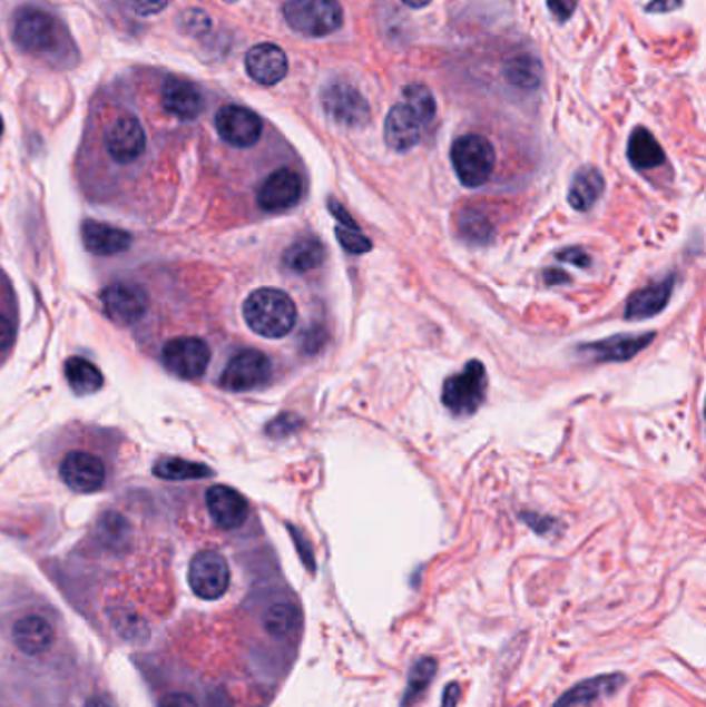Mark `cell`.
Returning <instances> with one entry per match:
<instances>
[{
	"instance_id": "5",
	"label": "cell",
	"mask_w": 706,
	"mask_h": 707,
	"mask_svg": "<svg viewBox=\"0 0 706 707\" xmlns=\"http://www.w3.org/2000/svg\"><path fill=\"white\" fill-rule=\"evenodd\" d=\"M452 164L464 187H481L496 170V149L483 135H462L452 145Z\"/></svg>"
},
{
	"instance_id": "30",
	"label": "cell",
	"mask_w": 706,
	"mask_h": 707,
	"mask_svg": "<svg viewBox=\"0 0 706 707\" xmlns=\"http://www.w3.org/2000/svg\"><path fill=\"white\" fill-rule=\"evenodd\" d=\"M435 672H438V662L433 658H421L416 665L412 666L400 707L414 706L421 699V695L428 691Z\"/></svg>"
},
{
	"instance_id": "41",
	"label": "cell",
	"mask_w": 706,
	"mask_h": 707,
	"mask_svg": "<svg viewBox=\"0 0 706 707\" xmlns=\"http://www.w3.org/2000/svg\"><path fill=\"white\" fill-rule=\"evenodd\" d=\"M458 699H460V687L457 683H450L443 691L442 707H458Z\"/></svg>"
},
{
	"instance_id": "3",
	"label": "cell",
	"mask_w": 706,
	"mask_h": 707,
	"mask_svg": "<svg viewBox=\"0 0 706 707\" xmlns=\"http://www.w3.org/2000/svg\"><path fill=\"white\" fill-rule=\"evenodd\" d=\"M104 156L120 168H131L146 158L149 149L148 130L139 116L118 112L102 129Z\"/></svg>"
},
{
	"instance_id": "26",
	"label": "cell",
	"mask_w": 706,
	"mask_h": 707,
	"mask_svg": "<svg viewBox=\"0 0 706 707\" xmlns=\"http://www.w3.org/2000/svg\"><path fill=\"white\" fill-rule=\"evenodd\" d=\"M628 158L633 161L634 168L638 170H650L657 168L665 161L661 145L648 132L647 129H636L628 144Z\"/></svg>"
},
{
	"instance_id": "42",
	"label": "cell",
	"mask_w": 706,
	"mask_h": 707,
	"mask_svg": "<svg viewBox=\"0 0 706 707\" xmlns=\"http://www.w3.org/2000/svg\"><path fill=\"white\" fill-rule=\"evenodd\" d=\"M86 707H115L110 701H106L102 697H91Z\"/></svg>"
},
{
	"instance_id": "38",
	"label": "cell",
	"mask_w": 706,
	"mask_h": 707,
	"mask_svg": "<svg viewBox=\"0 0 706 707\" xmlns=\"http://www.w3.org/2000/svg\"><path fill=\"white\" fill-rule=\"evenodd\" d=\"M158 707H199L197 701L193 699L192 695L185 694H170L163 697L160 706Z\"/></svg>"
},
{
	"instance_id": "8",
	"label": "cell",
	"mask_w": 706,
	"mask_h": 707,
	"mask_svg": "<svg viewBox=\"0 0 706 707\" xmlns=\"http://www.w3.org/2000/svg\"><path fill=\"white\" fill-rule=\"evenodd\" d=\"M160 361L170 375L192 381L206 373L212 361V350L207 346L206 340L185 335V337L168 340L164 344Z\"/></svg>"
},
{
	"instance_id": "4",
	"label": "cell",
	"mask_w": 706,
	"mask_h": 707,
	"mask_svg": "<svg viewBox=\"0 0 706 707\" xmlns=\"http://www.w3.org/2000/svg\"><path fill=\"white\" fill-rule=\"evenodd\" d=\"M282 11L286 23L307 38H325L344 23L339 0H288Z\"/></svg>"
},
{
	"instance_id": "34",
	"label": "cell",
	"mask_w": 706,
	"mask_h": 707,
	"mask_svg": "<svg viewBox=\"0 0 706 707\" xmlns=\"http://www.w3.org/2000/svg\"><path fill=\"white\" fill-rule=\"evenodd\" d=\"M336 236H339V243L342 245V248H344L346 253H351V255H363V253L371 251V243H369L367 236L361 234V230L356 228V224L339 226V228H336Z\"/></svg>"
},
{
	"instance_id": "23",
	"label": "cell",
	"mask_w": 706,
	"mask_h": 707,
	"mask_svg": "<svg viewBox=\"0 0 706 707\" xmlns=\"http://www.w3.org/2000/svg\"><path fill=\"white\" fill-rule=\"evenodd\" d=\"M605 180L597 168H580L570 185L568 202L576 212H589L597 199L604 195Z\"/></svg>"
},
{
	"instance_id": "19",
	"label": "cell",
	"mask_w": 706,
	"mask_h": 707,
	"mask_svg": "<svg viewBox=\"0 0 706 707\" xmlns=\"http://www.w3.org/2000/svg\"><path fill=\"white\" fill-rule=\"evenodd\" d=\"M81 236H84V246L94 255H104V257H112L125 253L133 245L131 232L122 230L117 226H108L102 222H94L88 219L81 226Z\"/></svg>"
},
{
	"instance_id": "45",
	"label": "cell",
	"mask_w": 706,
	"mask_h": 707,
	"mask_svg": "<svg viewBox=\"0 0 706 707\" xmlns=\"http://www.w3.org/2000/svg\"><path fill=\"white\" fill-rule=\"evenodd\" d=\"M224 2H236V0H224Z\"/></svg>"
},
{
	"instance_id": "39",
	"label": "cell",
	"mask_w": 706,
	"mask_h": 707,
	"mask_svg": "<svg viewBox=\"0 0 706 707\" xmlns=\"http://www.w3.org/2000/svg\"><path fill=\"white\" fill-rule=\"evenodd\" d=\"M684 0H653L647 7L650 13H671L682 7Z\"/></svg>"
},
{
	"instance_id": "25",
	"label": "cell",
	"mask_w": 706,
	"mask_h": 707,
	"mask_svg": "<svg viewBox=\"0 0 706 707\" xmlns=\"http://www.w3.org/2000/svg\"><path fill=\"white\" fill-rule=\"evenodd\" d=\"M65 376L77 395H91L104 387L102 371L81 356H73L65 362Z\"/></svg>"
},
{
	"instance_id": "28",
	"label": "cell",
	"mask_w": 706,
	"mask_h": 707,
	"mask_svg": "<svg viewBox=\"0 0 706 707\" xmlns=\"http://www.w3.org/2000/svg\"><path fill=\"white\" fill-rule=\"evenodd\" d=\"M503 77L508 79L510 86L518 87V89H535V87L541 86L543 67H541L539 58H535L532 55H518L506 62Z\"/></svg>"
},
{
	"instance_id": "11",
	"label": "cell",
	"mask_w": 706,
	"mask_h": 707,
	"mask_svg": "<svg viewBox=\"0 0 706 707\" xmlns=\"http://www.w3.org/2000/svg\"><path fill=\"white\" fill-rule=\"evenodd\" d=\"M104 313L118 327H133L148 311L146 289L131 282H117L102 289Z\"/></svg>"
},
{
	"instance_id": "24",
	"label": "cell",
	"mask_w": 706,
	"mask_h": 707,
	"mask_svg": "<svg viewBox=\"0 0 706 707\" xmlns=\"http://www.w3.org/2000/svg\"><path fill=\"white\" fill-rule=\"evenodd\" d=\"M324 246L317 238H301L284 253V267L293 274H307L324 263Z\"/></svg>"
},
{
	"instance_id": "40",
	"label": "cell",
	"mask_w": 706,
	"mask_h": 707,
	"mask_svg": "<svg viewBox=\"0 0 706 707\" xmlns=\"http://www.w3.org/2000/svg\"><path fill=\"white\" fill-rule=\"evenodd\" d=\"M293 416H280V419L274 420L272 424H269V434H276L280 436L282 433V429H284V433H288V431H293V426H295V422H293Z\"/></svg>"
},
{
	"instance_id": "27",
	"label": "cell",
	"mask_w": 706,
	"mask_h": 707,
	"mask_svg": "<svg viewBox=\"0 0 706 707\" xmlns=\"http://www.w3.org/2000/svg\"><path fill=\"white\" fill-rule=\"evenodd\" d=\"M653 335H619L614 340H605L599 344L589 346L590 352L601 361H628L634 354H638L643 347L648 346Z\"/></svg>"
},
{
	"instance_id": "17",
	"label": "cell",
	"mask_w": 706,
	"mask_h": 707,
	"mask_svg": "<svg viewBox=\"0 0 706 707\" xmlns=\"http://www.w3.org/2000/svg\"><path fill=\"white\" fill-rule=\"evenodd\" d=\"M247 75L259 86H276L288 72V58L276 43H257L245 57Z\"/></svg>"
},
{
	"instance_id": "7",
	"label": "cell",
	"mask_w": 706,
	"mask_h": 707,
	"mask_svg": "<svg viewBox=\"0 0 706 707\" xmlns=\"http://www.w3.org/2000/svg\"><path fill=\"white\" fill-rule=\"evenodd\" d=\"M487 393L486 366L479 361L467 364L460 375L450 376L443 385L442 400L458 416H469L483 404Z\"/></svg>"
},
{
	"instance_id": "1",
	"label": "cell",
	"mask_w": 706,
	"mask_h": 707,
	"mask_svg": "<svg viewBox=\"0 0 706 707\" xmlns=\"http://www.w3.org/2000/svg\"><path fill=\"white\" fill-rule=\"evenodd\" d=\"M13 40L30 57L52 58L67 50L69 33L57 14L38 7H21L13 19Z\"/></svg>"
},
{
	"instance_id": "21",
	"label": "cell",
	"mask_w": 706,
	"mask_h": 707,
	"mask_svg": "<svg viewBox=\"0 0 706 707\" xmlns=\"http://www.w3.org/2000/svg\"><path fill=\"white\" fill-rule=\"evenodd\" d=\"M13 641L17 648L28 656H40L50 650L55 641V629L46 621L45 617L28 615L19 619L13 627Z\"/></svg>"
},
{
	"instance_id": "6",
	"label": "cell",
	"mask_w": 706,
	"mask_h": 707,
	"mask_svg": "<svg viewBox=\"0 0 706 707\" xmlns=\"http://www.w3.org/2000/svg\"><path fill=\"white\" fill-rule=\"evenodd\" d=\"M322 106L327 118L346 129H363L371 118L365 96L349 81H330L324 86Z\"/></svg>"
},
{
	"instance_id": "2",
	"label": "cell",
	"mask_w": 706,
	"mask_h": 707,
	"mask_svg": "<svg viewBox=\"0 0 706 707\" xmlns=\"http://www.w3.org/2000/svg\"><path fill=\"white\" fill-rule=\"evenodd\" d=\"M243 317L251 332L267 340H282L295 330L298 311L295 301L286 292L259 288L247 296L243 304Z\"/></svg>"
},
{
	"instance_id": "16",
	"label": "cell",
	"mask_w": 706,
	"mask_h": 707,
	"mask_svg": "<svg viewBox=\"0 0 706 707\" xmlns=\"http://www.w3.org/2000/svg\"><path fill=\"white\" fill-rule=\"evenodd\" d=\"M206 505L214 523L222 530H236L249 518L247 499L231 487H212L206 492Z\"/></svg>"
},
{
	"instance_id": "10",
	"label": "cell",
	"mask_w": 706,
	"mask_h": 707,
	"mask_svg": "<svg viewBox=\"0 0 706 707\" xmlns=\"http://www.w3.org/2000/svg\"><path fill=\"white\" fill-rule=\"evenodd\" d=\"M272 379V362L257 350H243L226 364L220 376V387L226 391L259 390Z\"/></svg>"
},
{
	"instance_id": "31",
	"label": "cell",
	"mask_w": 706,
	"mask_h": 707,
	"mask_svg": "<svg viewBox=\"0 0 706 707\" xmlns=\"http://www.w3.org/2000/svg\"><path fill=\"white\" fill-rule=\"evenodd\" d=\"M154 474L164 480H192V478L212 477L214 472L202 463L187 462L178 458H166L154 465Z\"/></svg>"
},
{
	"instance_id": "18",
	"label": "cell",
	"mask_w": 706,
	"mask_h": 707,
	"mask_svg": "<svg viewBox=\"0 0 706 707\" xmlns=\"http://www.w3.org/2000/svg\"><path fill=\"white\" fill-rule=\"evenodd\" d=\"M423 120L412 112L411 108L402 101L392 106V110L385 116L383 125V139L385 145L394 151H409L414 145L421 141L423 132Z\"/></svg>"
},
{
	"instance_id": "32",
	"label": "cell",
	"mask_w": 706,
	"mask_h": 707,
	"mask_svg": "<svg viewBox=\"0 0 706 707\" xmlns=\"http://www.w3.org/2000/svg\"><path fill=\"white\" fill-rule=\"evenodd\" d=\"M402 96H404V104L428 127L429 122L435 118V112H438V106H435V98H433L431 89L428 86H423V84H411V86L402 89Z\"/></svg>"
},
{
	"instance_id": "22",
	"label": "cell",
	"mask_w": 706,
	"mask_h": 707,
	"mask_svg": "<svg viewBox=\"0 0 706 707\" xmlns=\"http://www.w3.org/2000/svg\"><path fill=\"white\" fill-rule=\"evenodd\" d=\"M674 289V277H667L665 282L653 284L645 289H638L633 298L628 301L626 317L628 318H650L657 313H661L665 304L669 303Z\"/></svg>"
},
{
	"instance_id": "43",
	"label": "cell",
	"mask_w": 706,
	"mask_h": 707,
	"mask_svg": "<svg viewBox=\"0 0 706 707\" xmlns=\"http://www.w3.org/2000/svg\"><path fill=\"white\" fill-rule=\"evenodd\" d=\"M406 7H411V9H423V7H428L431 0H402Z\"/></svg>"
},
{
	"instance_id": "44",
	"label": "cell",
	"mask_w": 706,
	"mask_h": 707,
	"mask_svg": "<svg viewBox=\"0 0 706 707\" xmlns=\"http://www.w3.org/2000/svg\"><path fill=\"white\" fill-rule=\"evenodd\" d=\"M2 130H4V122H2V116H0V137H2Z\"/></svg>"
},
{
	"instance_id": "14",
	"label": "cell",
	"mask_w": 706,
	"mask_h": 707,
	"mask_svg": "<svg viewBox=\"0 0 706 707\" xmlns=\"http://www.w3.org/2000/svg\"><path fill=\"white\" fill-rule=\"evenodd\" d=\"M160 104L166 115L183 122H192L204 115L206 94L193 81L168 77L160 87Z\"/></svg>"
},
{
	"instance_id": "33",
	"label": "cell",
	"mask_w": 706,
	"mask_h": 707,
	"mask_svg": "<svg viewBox=\"0 0 706 707\" xmlns=\"http://www.w3.org/2000/svg\"><path fill=\"white\" fill-rule=\"evenodd\" d=\"M460 232L471 240H487L491 236V222L477 209H469L460 216Z\"/></svg>"
},
{
	"instance_id": "15",
	"label": "cell",
	"mask_w": 706,
	"mask_h": 707,
	"mask_svg": "<svg viewBox=\"0 0 706 707\" xmlns=\"http://www.w3.org/2000/svg\"><path fill=\"white\" fill-rule=\"evenodd\" d=\"M303 197V178L293 168H278L267 174L257 188V205L269 212H286L295 207Z\"/></svg>"
},
{
	"instance_id": "37",
	"label": "cell",
	"mask_w": 706,
	"mask_h": 707,
	"mask_svg": "<svg viewBox=\"0 0 706 707\" xmlns=\"http://www.w3.org/2000/svg\"><path fill=\"white\" fill-rule=\"evenodd\" d=\"M576 2L578 0H547V4H549V9H551V13L559 21H568L576 11Z\"/></svg>"
},
{
	"instance_id": "20",
	"label": "cell",
	"mask_w": 706,
	"mask_h": 707,
	"mask_svg": "<svg viewBox=\"0 0 706 707\" xmlns=\"http://www.w3.org/2000/svg\"><path fill=\"white\" fill-rule=\"evenodd\" d=\"M624 683H626L624 675H601L595 679L582 680L561 695L553 707L589 706V704H595V701L619 691Z\"/></svg>"
},
{
	"instance_id": "9",
	"label": "cell",
	"mask_w": 706,
	"mask_h": 707,
	"mask_svg": "<svg viewBox=\"0 0 706 707\" xmlns=\"http://www.w3.org/2000/svg\"><path fill=\"white\" fill-rule=\"evenodd\" d=\"M189 586L202 600H218L231 586V567L220 552L202 550L189 563Z\"/></svg>"
},
{
	"instance_id": "36",
	"label": "cell",
	"mask_w": 706,
	"mask_h": 707,
	"mask_svg": "<svg viewBox=\"0 0 706 707\" xmlns=\"http://www.w3.org/2000/svg\"><path fill=\"white\" fill-rule=\"evenodd\" d=\"M17 335V323L13 315L0 311V354L13 346Z\"/></svg>"
},
{
	"instance_id": "12",
	"label": "cell",
	"mask_w": 706,
	"mask_h": 707,
	"mask_svg": "<svg viewBox=\"0 0 706 707\" xmlns=\"http://www.w3.org/2000/svg\"><path fill=\"white\" fill-rule=\"evenodd\" d=\"M59 472L60 480L71 491L81 492V494L102 491L108 480V468L102 462V458L84 449L69 451L60 462Z\"/></svg>"
},
{
	"instance_id": "29",
	"label": "cell",
	"mask_w": 706,
	"mask_h": 707,
	"mask_svg": "<svg viewBox=\"0 0 706 707\" xmlns=\"http://www.w3.org/2000/svg\"><path fill=\"white\" fill-rule=\"evenodd\" d=\"M264 627L269 636L278 637V639L295 636L301 627V612L288 602H278L267 608L264 615Z\"/></svg>"
},
{
	"instance_id": "13",
	"label": "cell",
	"mask_w": 706,
	"mask_h": 707,
	"mask_svg": "<svg viewBox=\"0 0 706 707\" xmlns=\"http://www.w3.org/2000/svg\"><path fill=\"white\" fill-rule=\"evenodd\" d=\"M214 127L218 130L224 144L245 149V147H253L262 139L264 120L251 108L238 106V104H226L216 112Z\"/></svg>"
},
{
	"instance_id": "35",
	"label": "cell",
	"mask_w": 706,
	"mask_h": 707,
	"mask_svg": "<svg viewBox=\"0 0 706 707\" xmlns=\"http://www.w3.org/2000/svg\"><path fill=\"white\" fill-rule=\"evenodd\" d=\"M125 2L133 13L139 14V17L160 14L170 4V0H125Z\"/></svg>"
}]
</instances>
